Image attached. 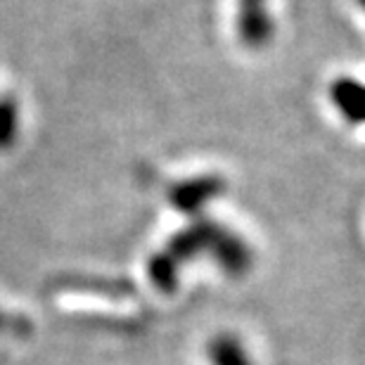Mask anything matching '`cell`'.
Returning a JSON list of instances; mask_svg holds the SVG:
<instances>
[{
    "label": "cell",
    "instance_id": "1",
    "mask_svg": "<svg viewBox=\"0 0 365 365\" xmlns=\"http://www.w3.org/2000/svg\"><path fill=\"white\" fill-rule=\"evenodd\" d=\"M275 31L271 0H235V36L245 50H266L273 43Z\"/></svg>",
    "mask_w": 365,
    "mask_h": 365
},
{
    "label": "cell",
    "instance_id": "2",
    "mask_svg": "<svg viewBox=\"0 0 365 365\" xmlns=\"http://www.w3.org/2000/svg\"><path fill=\"white\" fill-rule=\"evenodd\" d=\"M327 100L346 126H365V81L356 76H337L327 86Z\"/></svg>",
    "mask_w": 365,
    "mask_h": 365
},
{
    "label": "cell",
    "instance_id": "3",
    "mask_svg": "<svg viewBox=\"0 0 365 365\" xmlns=\"http://www.w3.org/2000/svg\"><path fill=\"white\" fill-rule=\"evenodd\" d=\"M221 192H223L221 176H197L176 182L169 190V200L176 209L195 214V211H200L204 204L211 202Z\"/></svg>",
    "mask_w": 365,
    "mask_h": 365
},
{
    "label": "cell",
    "instance_id": "4",
    "mask_svg": "<svg viewBox=\"0 0 365 365\" xmlns=\"http://www.w3.org/2000/svg\"><path fill=\"white\" fill-rule=\"evenodd\" d=\"M209 363L211 365H254L250 351L232 334H218L209 341Z\"/></svg>",
    "mask_w": 365,
    "mask_h": 365
},
{
    "label": "cell",
    "instance_id": "5",
    "mask_svg": "<svg viewBox=\"0 0 365 365\" xmlns=\"http://www.w3.org/2000/svg\"><path fill=\"white\" fill-rule=\"evenodd\" d=\"M21 112L12 95H0V152H10L19 143Z\"/></svg>",
    "mask_w": 365,
    "mask_h": 365
},
{
    "label": "cell",
    "instance_id": "6",
    "mask_svg": "<svg viewBox=\"0 0 365 365\" xmlns=\"http://www.w3.org/2000/svg\"><path fill=\"white\" fill-rule=\"evenodd\" d=\"M19 327H21L19 320H14V318L7 316V313L0 311V332H7V330H19Z\"/></svg>",
    "mask_w": 365,
    "mask_h": 365
},
{
    "label": "cell",
    "instance_id": "7",
    "mask_svg": "<svg viewBox=\"0 0 365 365\" xmlns=\"http://www.w3.org/2000/svg\"><path fill=\"white\" fill-rule=\"evenodd\" d=\"M356 5H359V7H361V10L365 12V0H356Z\"/></svg>",
    "mask_w": 365,
    "mask_h": 365
}]
</instances>
